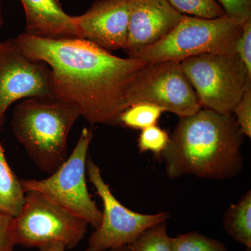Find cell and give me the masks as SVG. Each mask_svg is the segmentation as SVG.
Instances as JSON below:
<instances>
[{
    "mask_svg": "<svg viewBox=\"0 0 251 251\" xmlns=\"http://www.w3.org/2000/svg\"><path fill=\"white\" fill-rule=\"evenodd\" d=\"M243 23L233 18L206 19L184 15L161 40L128 55L146 63L177 61L204 54L236 53Z\"/></svg>",
    "mask_w": 251,
    "mask_h": 251,
    "instance_id": "277c9868",
    "label": "cell"
},
{
    "mask_svg": "<svg viewBox=\"0 0 251 251\" xmlns=\"http://www.w3.org/2000/svg\"><path fill=\"white\" fill-rule=\"evenodd\" d=\"M25 196L21 180L10 168L0 145V212L16 217L24 204Z\"/></svg>",
    "mask_w": 251,
    "mask_h": 251,
    "instance_id": "5bb4252c",
    "label": "cell"
},
{
    "mask_svg": "<svg viewBox=\"0 0 251 251\" xmlns=\"http://www.w3.org/2000/svg\"><path fill=\"white\" fill-rule=\"evenodd\" d=\"M28 59L51 72L52 97L72 105L92 125H119L126 93L146 62L122 58L79 38L53 39L27 32L14 39Z\"/></svg>",
    "mask_w": 251,
    "mask_h": 251,
    "instance_id": "6da1fadb",
    "label": "cell"
},
{
    "mask_svg": "<svg viewBox=\"0 0 251 251\" xmlns=\"http://www.w3.org/2000/svg\"><path fill=\"white\" fill-rule=\"evenodd\" d=\"M169 140L170 135L166 130L156 125L151 126L142 130L138 140V148L140 152L151 151L161 156L168 147Z\"/></svg>",
    "mask_w": 251,
    "mask_h": 251,
    "instance_id": "ffe728a7",
    "label": "cell"
},
{
    "mask_svg": "<svg viewBox=\"0 0 251 251\" xmlns=\"http://www.w3.org/2000/svg\"><path fill=\"white\" fill-rule=\"evenodd\" d=\"M28 34L49 39H81L74 16L66 14L58 0H21Z\"/></svg>",
    "mask_w": 251,
    "mask_h": 251,
    "instance_id": "4fadbf2b",
    "label": "cell"
},
{
    "mask_svg": "<svg viewBox=\"0 0 251 251\" xmlns=\"http://www.w3.org/2000/svg\"><path fill=\"white\" fill-rule=\"evenodd\" d=\"M244 135L232 113L201 109L181 118L161 156L170 179H232L242 172Z\"/></svg>",
    "mask_w": 251,
    "mask_h": 251,
    "instance_id": "7a4b0ae2",
    "label": "cell"
},
{
    "mask_svg": "<svg viewBox=\"0 0 251 251\" xmlns=\"http://www.w3.org/2000/svg\"><path fill=\"white\" fill-rule=\"evenodd\" d=\"M129 22L126 45L128 55L161 40L179 23L184 15L168 0H127Z\"/></svg>",
    "mask_w": 251,
    "mask_h": 251,
    "instance_id": "7c38bea8",
    "label": "cell"
},
{
    "mask_svg": "<svg viewBox=\"0 0 251 251\" xmlns=\"http://www.w3.org/2000/svg\"><path fill=\"white\" fill-rule=\"evenodd\" d=\"M128 247L130 251H172V238L167 232L166 221L145 229Z\"/></svg>",
    "mask_w": 251,
    "mask_h": 251,
    "instance_id": "e0dca14e",
    "label": "cell"
},
{
    "mask_svg": "<svg viewBox=\"0 0 251 251\" xmlns=\"http://www.w3.org/2000/svg\"><path fill=\"white\" fill-rule=\"evenodd\" d=\"M251 251V248H247V251Z\"/></svg>",
    "mask_w": 251,
    "mask_h": 251,
    "instance_id": "f1b7e54d",
    "label": "cell"
},
{
    "mask_svg": "<svg viewBox=\"0 0 251 251\" xmlns=\"http://www.w3.org/2000/svg\"><path fill=\"white\" fill-rule=\"evenodd\" d=\"M74 18L81 39L108 51L125 49L129 22L127 0H97L85 14Z\"/></svg>",
    "mask_w": 251,
    "mask_h": 251,
    "instance_id": "8fae6325",
    "label": "cell"
},
{
    "mask_svg": "<svg viewBox=\"0 0 251 251\" xmlns=\"http://www.w3.org/2000/svg\"><path fill=\"white\" fill-rule=\"evenodd\" d=\"M94 134L84 128L70 156L49 178L43 180L22 179L25 193L36 191L52 202L87 221L97 228L102 211L91 198L86 183V164Z\"/></svg>",
    "mask_w": 251,
    "mask_h": 251,
    "instance_id": "52a82bcc",
    "label": "cell"
},
{
    "mask_svg": "<svg viewBox=\"0 0 251 251\" xmlns=\"http://www.w3.org/2000/svg\"><path fill=\"white\" fill-rule=\"evenodd\" d=\"M181 67L202 108L220 114L232 113L251 83L237 52L201 54L181 61Z\"/></svg>",
    "mask_w": 251,
    "mask_h": 251,
    "instance_id": "5b68a950",
    "label": "cell"
},
{
    "mask_svg": "<svg viewBox=\"0 0 251 251\" xmlns=\"http://www.w3.org/2000/svg\"><path fill=\"white\" fill-rule=\"evenodd\" d=\"M39 251H65L66 247L59 243H51L39 247Z\"/></svg>",
    "mask_w": 251,
    "mask_h": 251,
    "instance_id": "d4e9b609",
    "label": "cell"
},
{
    "mask_svg": "<svg viewBox=\"0 0 251 251\" xmlns=\"http://www.w3.org/2000/svg\"><path fill=\"white\" fill-rule=\"evenodd\" d=\"M107 251H130L128 245L123 246V247L117 248V249H110Z\"/></svg>",
    "mask_w": 251,
    "mask_h": 251,
    "instance_id": "484cf974",
    "label": "cell"
},
{
    "mask_svg": "<svg viewBox=\"0 0 251 251\" xmlns=\"http://www.w3.org/2000/svg\"><path fill=\"white\" fill-rule=\"evenodd\" d=\"M89 224L85 219L36 191H27L21 212L13 221L16 245L40 247L59 243L72 249L85 237Z\"/></svg>",
    "mask_w": 251,
    "mask_h": 251,
    "instance_id": "8992f818",
    "label": "cell"
},
{
    "mask_svg": "<svg viewBox=\"0 0 251 251\" xmlns=\"http://www.w3.org/2000/svg\"><path fill=\"white\" fill-rule=\"evenodd\" d=\"M237 53L251 77V20L243 23L242 34L237 43Z\"/></svg>",
    "mask_w": 251,
    "mask_h": 251,
    "instance_id": "603a6c76",
    "label": "cell"
},
{
    "mask_svg": "<svg viewBox=\"0 0 251 251\" xmlns=\"http://www.w3.org/2000/svg\"><path fill=\"white\" fill-rule=\"evenodd\" d=\"M79 117L76 108L53 97L29 98L15 108L11 125L36 166L52 175L68 158V135Z\"/></svg>",
    "mask_w": 251,
    "mask_h": 251,
    "instance_id": "3957f363",
    "label": "cell"
},
{
    "mask_svg": "<svg viewBox=\"0 0 251 251\" xmlns=\"http://www.w3.org/2000/svg\"><path fill=\"white\" fill-rule=\"evenodd\" d=\"M181 14L194 17L214 19L226 16L224 9L216 0H168Z\"/></svg>",
    "mask_w": 251,
    "mask_h": 251,
    "instance_id": "d6986e66",
    "label": "cell"
},
{
    "mask_svg": "<svg viewBox=\"0 0 251 251\" xmlns=\"http://www.w3.org/2000/svg\"><path fill=\"white\" fill-rule=\"evenodd\" d=\"M3 46H4V42H1V41H0V53H1V51L3 49Z\"/></svg>",
    "mask_w": 251,
    "mask_h": 251,
    "instance_id": "83f0119b",
    "label": "cell"
},
{
    "mask_svg": "<svg viewBox=\"0 0 251 251\" xmlns=\"http://www.w3.org/2000/svg\"><path fill=\"white\" fill-rule=\"evenodd\" d=\"M3 25V18H2V14H1V3H0V30H1V28Z\"/></svg>",
    "mask_w": 251,
    "mask_h": 251,
    "instance_id": "4316f807",
    "label": "cell"
},
{
    "mask_svg": "<svg viewBox=\"0 0 251 251\" xmlns=\"http://www.w3.org/2000/svg\"><path fill=\"white\" fill-rule=\"evenodd\" d=\"M14 218L0 212V251H14Z\"/></svg>",
    "mask_w": 251,
    "mask_h": 251,
    "instance_id": "cb8c5ba5",
    "label": "cell"
},
{
    "mask_svg": "<svg viewBox=\"0 0 251 251\" xmlns=\"http://www.w3.org/2000/svg\"><path fill=\"white\" fill-rule=\"evenodd\" d=\"M225 14L244 23L251 20V0H219Z\"/></svg>",
    "mask_w": 251,
    "mask_h": 251,
    "instance_id": "7402d4cb",
    "label": "cell"
},
{
    "mask_svg": "<svg viewBox=\"0 0 251 251\" xmlns=\"http://www.w3.org/2000/svg\"><path fill=\"white\" fill-rule=\"evenodd\" d=\"M52 97L50 69L28 59L14 39L4 42L0 53V126L10 105L22 99Z\"/></svg>",
    "mask_w": 251,
    "mask_h": 251,
    "instance_id": "30bf717a",
    "label": "cell"
},
{
    "mask_svg": "<svg viewBox=\"0 0 251 251\" xmlns=\"http://www.w3.org/2000/svg\"><path fill=\"white\" fill-rule=\"evenodd\" d=\"M141 102L156 104L181 119L202 109L177 61L146 63L138 71L127 88L126 104L128 108Z\"/></svg>",
    "mask_w": 251,
    "mask_h": 251,
    "instance_id": "ba28073f",
    "label": "cell"
},
{
    "mask_svg": "<svg viewBox=\"0 0 251 251\" xmlns=\"http://www.w3.org/2000/svg\"><path fill=\"white\" fill-rule=\"evenodd\" d=\"M164 112H166L165 109L149 102L133 104L122 112L119 118V125L142 130L156 125Z\"/></svg>",
    "mask_w": 251,
    "mask_h": 251,
    "instance_id": "2e32d148",
    "label": "cell"
},
{
    "mask_svg": "<svg viewBox=\"0 0 251 251\" xmlns=\"http://www.w3.org/2000/svg\"><path fill=\"white\" fill-rule=\"evenodd\" d=\"M232 114L244 136L251 137V83L247 86Z\"/></svg>",
    "mask_w": 251,
    "mask_h": 251,
    "instance_id": "44dd1931",
    "label": "cell"
},
{
    "mask_svg": "<svg viewBox=\"0 0 251 251\" xmlns=\"http://www.w3.org/2000/svg\"><path fill=\"white\" fill-rule=\"evenodd\" d=\"M172 251H227L224 243L192 231L172 238Z\"/></svg>",
    "mask_w": 251,
    "mask_h": 251,
    "instance_id": "ac0fdd59",
    "label": "cell"
},
{
    "mask_svg": "<svg viewBox=\"0 0 251 251\" xmlns=\"http://www.w3.org/2000/svg\"><path fill=\"white\" fill-rule=\"evenodd\" d=\"M86 171L103 204L100 224L91 234L85 251H107L128 245L145 229L165 222L168 213L143 214L127 209L112 194L99 166L87 156Z\"/></svg>",
    "mask_w": 251,
    "mask_h": 251,
    "instance_id": "9c48e42d",
    "label": "cell"
},
{
    "mask_svg": "<svg viewBox=\"0 0 251 251\" xmlns=\"http://www.w3.org/2000/svg\"><path fill=\"white\" fill-rule=\"evenodd\" d=\"M223 225L226 232L236 242L251 248V191L225 212Z\"/></svg>",
    "mask_w": 251,
    "mask_h": 251,
    "instance_id": "9a60e30c",
    "label": "cell"
}]
</instances>
